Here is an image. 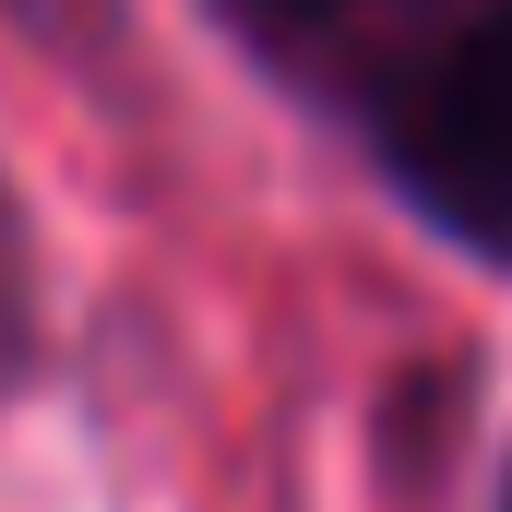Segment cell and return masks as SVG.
<instances>
[{
  "label": "cell",
  "mask_w": 512,
  "mask_h": 512,
  "mask_svg": "<svg viewBox=\"0 0 512 512\" xmlns=\"http://www.w3.org/2000/svg\"><path fill=\"white\" fill-rule=\"evenodd\" d=\"M370 131L417 215H441L453 239L512 262V0L453 24L441 48H417L382 84Z\"/></svg>",
  "instance_id": "cell-1"
},
{
  "label": "cell",
  "mask_w": 512,
  "mask_h": 512,
  "mask_svg": "<svg viewBox=\"0 0 512 512\" xmlns=\"http://www.w3.org/2000/svg\"><path fill=\"white\" fill-rule=\"evenodd\" d=\"M239 12H274V24H298V12H346V0H239Z\"/></svg>",
  "instance_id": "cell-2"
}]
</instances>
